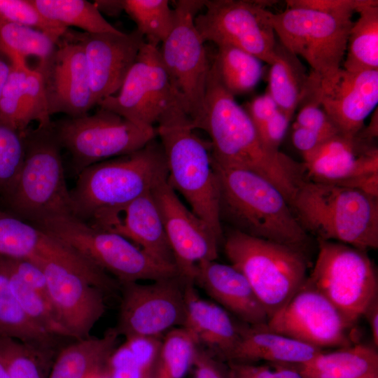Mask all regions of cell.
Wrapping results in <instances>:
<instances>
[{
    "instance_id": "obj_1",
    "label": "cell",
    "mask_w": 378,
    "mask_h": 378,
    "mask_svg": "<svg viewBox=\"0 0 378 378\" xmlns=\"http://www.w3.org/2000/svg\"><path fill=\"white\" fill-rule=\"evenodd\" d=\"M204 104V117L198 129L210 137L213 163L265 178L290 203L307 179L303 163L265 144L246 111L223 85L214 61L208 74Z\"/></svg>"
},
{
    "instance_id": "obj_2",
    "label": "cell",
    "mask_w": 378,
    "mask_h": 378,
    "mask_svg": "<svg viewBox=\"0 0 378 378\" xmlns=\"http://www.w3.org/2000/svg\"><path fill=\"white\" fill-rule=\"evenodd\" d=\"M289 204L304 230L318 240L340 242L364 251L378 247V197L307 178Z\"/></svg>"
},
{
    "instance_id": "obj_3",
    "label": "cell",
    "mask_w": 378,
    "mask_h": 378,
    "mask_svg": "<svg viewBox=\"0 0 378 378\" xmlns=\"http://www.w3.org/2000/svg\"><path fill=\"white\" fill-rule=\"evenodd\" d=\"M213 164L219 182L220 220L225 218L248 235L304 251L308 234L277 187L254 172Z\"/></svg>"
},
{
    "instance_id": "obj_4",
    "label": "cell",
    "mask_w": 378,
    "mask_h": 378,
    "mask_svg": "<svg viewBox=\"0 0 378 378\" xmlns=\"http://www.w3.org/2000/svg\"><path fill=\"white\" fill-rule=\"evenodd\" d=\"M182 108L163 117L156 126L164 150L167 181L221 241L220 188L214 167L209 141L200 138Z\"/></svg>"
},
{
    "instance_id": "obj_5",
    "label": "cell",
    "mask_w": 378,
    "mask_h": 378,
    "mask_svg": "<svg viewBox=\"0 0 378 378\" xmlns=\"http://www.w3.org/2000/svg\"><path fill=\"white\" fill-rule=\"evenodd\" d=\"M166 176L164 150L154 139L138 150L83 169L70 191L73 215L88 221L100 210L125 204L150 192Z\"/></svg>"
},
{
    "instance_id": "obj_6",
    "label": "cell",
    "mask_w": 378,
    "mask_h": 378,
    "mask_svg": "<svg viewBox=\"0 0 378 378\" xmlns=\"http://www.w3.org/2000/svg\"><path fill=\"white\" fill-rule=\"evenodd\" d=\"M68 245L120 284L178 275L123 237L96 227L74 215H56L32 223Z\"/></svg>"
},
{
    "instance_id": "obj_7",
    "label": "cell",
    "mask_w": 378,
    "mask_h": 378,
    "mask_svg": "<svg viewBox=\"0 0 378 378\" xmlns=\"http://www.w3.org/2000/svg\"><path fill=\"white\" fill-rule=\"evenodd\" d=\"M224 249L230 264L250 284L269 318L290 300L307 277V260L300 249L235 229L227 234Z\"/></svg>"
},
{
    "instance_id": "obj_8",
    "label": "cell",
    "mask_w": 378,
    "mask_h": 378,
    "mask_svg": "<svg viewBox=\"0 0 378 378\" xmlns=\"http://www.w3.org/2000/svg\"><path fill=\"white\" fill-rule=\"evenodd\" d=\"M24 157L18 177L6 193L20 218L32 223L56 215H73L60 154L62 148L52 128L24 132Z\"/></svg>"
},
{
    "instance_id": "obj_9",
    "label": "cell",
    "mask_w": 378,
    "mask_h": 378,
    "mask_svg": "<svg viewBox=\"0 0 378 378\" xmlns=\"http://www.w3.org/2000/svg\"><path fill=\"white\" fill-rule=\"evenodd\" d=\"M351 18L304 8H287L279 13L267 11L279 42L303 58L320 82L330 80L342 68Z\"/></svg>"
},
{
    "instance_id": "obj_10",
    "label": "cell",
    "mask_w": 378,
    "mask_h": 378,
    "mask_svg": "<svg viewBox=\"0 0 378 378\" xmlns=\"http://www.w3.org/2000/svg\"><path fill=\"white\" fill-rule=\"evenodd\" d=\"M318 241V253L307 281L322 293L351 324L377 298V276L366 251Z\"/></svg>"
},
{
    "instance_id": "obj_11",
    "label": "cell",
    "mask_w": 378,
    "mask_h": 378,
    "mask_svg": "<svg viewBox=\"0 0 378 378\" xmlns=\"http://www.w3.org/2000/svg\"><path fill=\"white\" fill-rule=\"evenodd\" d=\"M52 128L61 148L71 155L77 174L97 162L138 150L157 137L156 127H141L101 108L92 115L52 122Z\"/></svg>"
},
{
    "instance_id": "obj_12",
    "label": "cell",
    "mask_w": 378,
    "mask_h": 378,
    "mask_svg": "<svg viewBox=\"0 0 378 378\" xmlns=\"http://www.w3.org/2000/svg\"><path fill=\"white\" fill-rule=\"evenodd\" d=\"M203 7L204 1H175V25L159 49L172 85L181 98L195 130L199 128L204 117L211 66L204 42L194 23L195 16Z\"/></svg>"
},
{
    "instance_id": "obj_13",
    "label": "cell",
    "mask_w": 378,
    "mask_h": 378,
    "mask_svg": "<svg viewBox=\"0 0 378 378\" xmlns=\"http://www.w3.org/2000/svg\"><path fill=\"white\" fill-rule=\"evenodd\" d=\"M97 106L143 128L155 127V125L174 109L183 108L186 112L172 85L159 49L146 42L118 91L101 100Z\"/></svg>"
},
{
    "instance_id": "obj_14",
    "label": "cell",
    "mask_w": 378,
    "mask_h": 378,
    "mask_svg": "<svg viewBox=\"0 0 378 378\" xmlns=\"http://www.w3.org/2000/svg\"><path fill=\"white\" fill-rule=\"evenodd\" d=\"M271 1L248 0L204 1L206 10L197 14L195 26L204 42L229 45L271 65L277 41L267 20Z\"/></svg>"
},
{
    "instance_id": "obj_15",
    "label": "cell",
    "mask_w": 378,
    "mask_h": 378,
    "mask_svg": "<svg viewBox=\"0 0 378 378\" xmlns=\"http://www.w3.org/2000/svg\"><path fill=\"white\" fill-rule=\"evenodd\" d=\"M186 281L178 275L148 284H120L122 299L117 326L119 335L161 337L183 327L186 315Z\"/></svg>"
},
{
    "instance_id": "obj_16",
    "label": "cell",
    "mask_w": 378,
    "mask_h": 378,
    "mask_svg": "<svg viewBox=\"0 0 378 378\" xmlns=\"http://www.w3.org/2000/svg\"><path fill=\"white\" fill-rule=\"evenodd\" d=\"M307 179L360 190L378 197V149L360 131L337 133L303 157Z\"/></svg>"
},
{
    "instance_id": "obj_17",
    "label": "cell",
    "mask_w": 378,
    "mask_h": 378,
    "mask_svg": "<svg viewBox=\"0 0 378 378\" xmlns=\"http://www.w3.org/2000/svg\"><path fill=\"white\" fill-rule=\"evenodd\" d=\"M265 326L321 350L355 343L351 337L354 325L307 280Z\"/></svg>"
},
{
    "instance_id": "obj_18",
    "label": "cell",
    "mask_w": 378,
    "mask_h": 378,
    "mask_svg": "<svg viewBox=\"0 0 378 378\" xmlns=\"http://www.w3.org/2000/svg\"><path fill=\"white\" fill-rule=\"evenodd\" d=\"M151 193L162 217L177 273L185 281L194 284L197 265L216 260L220 241L182 203L169 184L167 176L155 185Z\"/></svg>"
},
{
    "instance_id": "obj_19",
    "label": "cell",
    "mask_w": 378,
    "mask_h": 378,
    "mask_svg": "<svg viewBox=\"0 0 378 378\" xmlns=\"http://www.w3.org/2000/svg\"><path fill=\"white\" fill-rule=\"evenodd\" d=\"M42 72L50 116L87 115L95 104L88 68L81 44L67 29L52 56L37 66Z\"/></svg>"
},
{
    "instance_id": "obj_20",
    "label": "cell",
    "mask_w": 378,
    "mask_h": 378,
    "mask_svg": "<svg viewBox=\"0 0 378 378\" xmlns=\"http://www.w3.org/2000/svg\"><path fill=\"white\" fill-rule=\"evenodd\" d=\"M32 261L43 270L51 304L71 338L91 336V330L106 311L105 293L64 264L43 259Z\"/></svg>"
},
{
    "instance_id": "obj_21",
    "label": "cell",
    "mask_w": 378,
    "mask_h": 378,
    "mask_svg": "<svg viewBox=\"0 0 378 378\" xmlns=\"http://www.w3.org/2000/svg\"><path fill=\"white\" fill-rule=\"evenodd\" d=\"M72 32L83 48L91 90L97 105L118 91L145 38L136 29L127 34Z\"/></svg>"
},
{
    "instance_id": "obj_22",
    "label": "cell",
    "mask_w": 378,
    "mask_h": 378,
    "mask_svg": "<svg viewBox=\"0 0 378 378\" xmlns=\"http://www.w3.org/2000/svg\"><path fill=\"white\" fill-rule=\"evenodd\" d=\"M85 222L123 237L158 262L176 267L151 191L125 204L100 210Z\"/></svg>"
},
{
    "instance_id": "obj_23",
    "label": "cell",
    "mask_w": 378,
    "mask_h": 378,
    "mask_svg": "<svg viewBox=\"0 0 378 378\" xmlns=\"http://www.w3.org/2000/svg\"><path fill=\"white\" fill-rule=\"evenodd\" d=\"M319 100L340 133L357 134L378 102V70L340 68L330 80L319 81Z\"/></svg>"
},
{
    "instance_id": "obj_24",
    "label": "cell",
    "mask_w": 378,
    "mask_h": 378,
    "mask_svg": "<svg viewBox=\"0 0 378 378\" xmlns=\"http://www.w3.org/2000/svg\"><path fill=\"white\" fill-rule=\"evenodd\" d=\"M201 286L220 307L247 325L266 324L269 317L250 284L235 267L216 260L197 265L194 284Z\"/></svg>"
},
{
    "instance_id": "obj_25",
    "label": "cell",
    "mask_w": 378,
    "mask_h": 378,
    "mask_svg": "<svg viewBox=\"0 0 378 378\" xmlns=\"http://www.w3.org/2000/svg\"><path fill=\"white\" fill-rule=\"evenodd\" d=\"M186 315L183 324L198 346L220 361L229 362L241 335L243 326L237 325L228 312L219 304L202 298L194 284L185 285Z\"/></svg>"
},
{
    "instance_id": "obj_26",
    "label": "cell",
    "mask_w": 378,
    "mask_h": 378,
    "mask_svg": "<svg viewBox=\"0 0 378 378\" xmlns=\"http://www.w3.org/2000/svg\"><path fill=\"white\" fill-rule=\"evenodd\" d=\"M321 349L268 330L265 324L243 326L239 342L229 362L303 364Z\"/></svg>"
},
{
    "instance_id": "obj_27",
    "label": "cell",
    "mask_w": 378,
    "mask_h": 378,
    "mask_svg": "<svg viewBox=\"0 0 378 378\" xmlns=\"http://www.w3.org/2000/svg\"><path fill=\"white\" fill-rule=\"evenodd\" d=\"M119 336L113 328L101 337L76 340L58 353L48 378H93L107 374L108 363L117 348Z\"/></svg>"
},
{
    "instance_id": "obj_28",
    "label": "cell",
    "mask_w": 378,
    "mask_h": 378,
    "mask_svg": "<svg viewBox=\"0 0 378 378\" xmlns=\"http://www.w3.org/2000/svg\"><path fill=\"white\" fill-rule=\"evenodd\" d=\"M297 366L304 378H360L378 372V353L374 347L354 343L323 350Z\"/></svg>"
},
{
    "instance_id": "obj_29",
    "label": "cell",
    "mask_w": 378,
    "mask_h": 378,
    "mask_svg": "<svg viewBox=\"0 0 378 378\" xmlns=\"http://www.w3.org/2000/svg\"><path fill=\"white\" fill-rule=\"evenodd\" d=\"M267 92L279 109L291 118L308 92L311 78L298 57L279 41L270 65Z\"/></svg>"
},
{
    "instance_id": "obj_30",
    "label": "cell",
    "mask_w": 378,
    "mask_h": 378,
    "mask_svg": "<svg viewBox=\"0 0 378 378\" xmlns=\"http://www.w3.org/2000/svg\"><path fill=\"white\" fill-rule=\"evenodd\" d=\"M60 242L18 216L0 211V256L34 260L52 258Z\"/></svg>"
},
{
    "instance_id": "obj_31",
    "label": "cell",
    "mask_w": 378,
    "mask_h": 378,
    "mask_svg": "<svg viewBox=\"0 0 378 378\" xmlns=\"http://www.w3.org/2000/svg\"><path fill=\"white\" fill-rule=\"evenodd\" d=\"M0 337H9L53 352L54 337L31 321L15 296L0 256Z\"/></svg>"
},
{
    "instance_id": "obj_32",
    "label": "cell",
    "mask_w": 378,
    "mask_h": 378,
    "mask_svg": "<svg viewBox=\"0 0 378 378\" xmlns=\"http://www.w3.org/2000/svg\"><path fill=\"white\" fill-rule=\"evenodd\" d=\"M358 13L349 31L342 68L352 72L378 70V1Z\"/></svg>"
},
{
    "instance_id": "obj_33",
    "label": "cell",
    "mask_w": 378,
    "mask_h": 378,
    "mask_svg": "<svg viewBox=\"0 0 378 378\" xmlns=\"http://www.w3.org/2000/svg\"><path fill=\"white\" fill-rule=\"evenodd\" d=\"M57 41L43 31L0 17V54L8 58L11 65H27L29 56L38 57L39 62L46 61Z\"/></svg>"
},
{
    "instance_id": "obj_34",
    "label": "cell",
    "mask_w": 378,
    "mask_h": 378,
    "mask_svg": "<svg viewBox=\"0 0 378 378\" xmlns=\"http://www.w3.org/2000/svg\"><path fill=\"white\" fill-rule=\"evenodd\" d=\"M217 47L214 62L224 88L234 97L252 91L262 76V61L234 46Z\"/></svg>"
},
{
    "instance_id": "obj_35",
    "label": "cell",
    "mask_w": 378,
    "mask_h": 378,
    "mask_svg": "<svg viewBox=\"0 0 378 378\" xmlns=\"http://www.w3.org/2000/svg\"><path fill=\"white\" fill-rule=\"evenodd\" d=\"M31 2L43 16L67 28L74 26L90 34L121 31L105 20L93 3L85 0H31Z\"/></svg>"
},
{
    "instance_id": "obj_36",
    "label": "cell",
    "mask_w": 378,
    "mask_h": 378,
    "mask_svg": "<svg viewBox=\"0 0 378 378\" xmlns=\"http://www.w3.org/2000/svg\"><path fill=\"white\" fill-rule=\"evenodd\" d=\"M123 10L134 20L146 42L157 47L173 29L176 15L167 0H122Z\"/></svg>"
},
{
    "instance_id": "obj_37",
    "label": "cell",
    "mask_w": 378,
    "mask_h": 378,
    "mask_svg": "<svg viewBox=\"0 0 378 378\" xmlns=\"http://www.w3.org/2000/svg\"><path fill=\"white\" fill-rule=\"evenodd\" d=\"M52 357L53 352L0 337V360L9 378H48Z\"/></svg>"
},
{
    "instance_id": "obj_38",
    "label": "cell",
    "mask_w": 378,
    "mask_h": 378,
    "mask_svg": "<svg viewBox=\"0 0 378 378\" xmlns=\"http://www.w3.org/2000/svg\"><path fill=\"white\" fill-rule=\"evenodd\" d=\"M199 346L183 327L173 328L162 339L155 378H183L192 365Z\"/></svg>"
},
{
    "instance_id": "obj_39",
    "label": "cell",
    "mask_w": 378,
    "mask_h": 378,
    "mask_svg": "<svg viewBox=\"0 0 378 378\" xmlns=\"http://www.w3.org/2000/svg\"><path fill=\"white\" fill-rule=\"evenodd\" d=\"M6 268L10 288L29 318L42 330L54 337L71 338L69 332L60 321L52 304L38 292L10 272L6 267Z\"/></svg>"
},
{
    "instance_id": "obj_40",
    "label": "cell",
    "mask_w": 378,
    "mask_h": 378,
    "mask_svg": "<svg viewBox=\"0 0 378 378\" xmlns=\"http://www.w3.org/2000/svg\"><path fill=\"white\" fill-rule=\"evenodd\" d=\"M24 132L0 118V191L6 194L13 186L24 157Z\"/></svg>"
},
{
    "instance_id": "obj_41",
    "label": "cell",
    "mask_w": 378,
    "mask_h": 378,
    "mask_svg": "<svg viewBox=\"0 0 378 378\" xmlns=\"http://www.w3.org/2000/svg\"><path fill=\"white\" fill-rule=\"evenodd\" d=\"M34 121L38 122L39 127L52 125L44 79L38 67L34 69L28 68L26 72L22 106V125L24 131Z\"/></svg>"
},
{
    "instance_id": "obj_42",
    "label": "cell",
    "mask_w": 378,
    "mask_h": 378,
    "mask_svg": "<svg viewBox=\"0 0 378 378\" xmlns=\"http://www.w3.org/2000/svg\"><path fill=\"white\" fill-rule=\"evenodd\" d=\"M0 17L43 31L56 41H58L68 29L43 16L31 0H0Z\"/></svg>"
},
{
    "instance_id": "obj_43",
    "label": "cell",
    "mask_w": 378,
    "mask_h": 378,
    "mask_svg": "<svg viewBox=\"0 0 378 378\" xmlns=\"http://www.w3.org/2000/svg\"><path fill=\"white\" fill-rule=\"evenodd\" d=\"M10 65V71L0 96V118L24 132L22 106L24 84L28 66Z\"/></svg>"
},
{
    "instance_id": "obj_44",
    "label": "cell",
    "mask_w": 378,
    "mask_h": 378,
    "mask_svg": "<svg viewBox=\"0 0 378 378\" xmlns=\"http://www.w3.org/2000/svg\"><path fill=\"white\" fill-rule=\"evenodd\" d=\"M228 378H304L297 365L228 362Z\"/></svg>"
},
{
    "instance_id": "obj_45",
    "label": "cell",
    "mask_w": 378,
    "mask_h": 378,
    "mask_svg": "<svg viewBox=\"0 0 378 378\" xmlns=\"http://www.w3.org/2000/svg\"><path fill=\"white\" fill-rule=\"evenodd\" d=\"M1 257L10 272L15 274L51 304L46 276L43 270L36 262L28 259Z\"/></svg>"
},
{
    "instance_id": "obj_46",
    "label": "cell",
    "mask_w": 378,
    "mask_h": 378,
    "mask_svg": "<svg viewBox=\"0 0 378 378\" xmlns=\"http://www.w3.org/2000/svg\"><path fill=\"white\" fill-rule=\"evenodd\" d=\"M377 0H288L287 8H304L318 11L353 15Z\"/></svg>"
},
{
    "instance_id": "obj_47",
    "label": "cell",
    "mask_w": 378,
    "mask_h": 378,
    "mask_svg": "<svg viewBox=\"0 0 378 378\" xmlns=\"http://www.w3.org/2000/svg\"><path fill=\"white\" fill-rule=\"evenodd\" d=\"M161 337H135L125 342L140 368L150 376L158 362L162 343Z\"/></svg>"
},
{
    "instance_id": "obj_48",
    "label": "cell",
    "mask_w": 378,
    "mask_h": 378,
    "mask_svg": "<svg viewBox=\"0 0 378 378\" xmlns=\"http://www.w3.org/2000/svg\"><path fill=\"white\" fill-rule=\"evenodd\" d=\"M108 378H148L124 343L112 354L107 368Z\"/></svg>"
},
{
    "instance_id": "obj_49",
    "label": "cell",
    "mask_w": 378,
    "mask_h": 378,
    "mask_svg": "<svg viewBox=\"0 0 378 378\" xmlns=\"http://www.w3.org/2000/svg\"><path fill=\"white\" fill-rule=\"evenodd\" d=\"M243 107L248 113L258 132L279 109L277 104L267 92L255 97Z\"/></svg>"
},
{
    "instance_id": "obj_50",
    "label": "cell",
    "mask_w": 378,
    "mask_h": 378,
    "mask_svg": "<svg viewBox=\"0 0 378 378\" xmlns=\"http://www.w3.org/2000/svg\"><path fill=\"white\" fill-rule=\"evenodd\" d=\"M291 118L281 109H278L272 118L258 132L265 144L274 150L279 146L287 132Z\"/></svg>"
},
{
    "instance_id": "obj_51",
    "label": "cell",
    "mask_w": 378,
    "mask_h": 378,
    "mask_svg": "<svg viewBox=\"0 0 378 378\" xmlns=\"http://www.w3.org/2000/svg\"><path fill=\"white\" fill-rule=\"evenodd\" d=\"M220 362L199 347L193 363L195 367V378H228L227 368H224Z\"/></svg>"
},
{
    "instance_id": "obj_52",
    "label": "cell",
    "mask_w": 378,
    "mask_h": 378,
    "mask_svg": "<svg viewBox=\"0 0 378 378\" xmlns=\"http://www.w3.org/2000/svg\"><path fill=\"white\" fill-rule=\"evenodd\" d=\"M330 136L304 127L293 126L292 141L304 157L314 150Z\"/></svg>"
},
{
    "instance_id": "obj_53",
    "label": "cell",
    "mask_w": 378,
    "mask_h": 378,
    "mask_svg": "<svg viewBox=\"0 0 378 378\" xmlns=\"http://www.w3.org/2000/svg\"><path fill=\"white\" fill-rule=\"evenodd\" d=\"M365 316L370 327L372 337L375 347L378 346V300L376 298L368 307L363 316Z\"/></svg>"
},
{
    "instance_id": "obj_54",
    "label": "cell",
    "mask_w": 378,
    "mask_h": 378,
    "mask_svg": "<svg viewBox=\"0 0 378 378\" xmlns=\"http://www.w3.org/2000/svg\"><path fill=\"white\" fill-rule=\"evenodd\" d=\"M94 5L102 13L108 15H118L123 10L122 0L94 1Z\"/></svg>"
},
{
    "instance_id": "obj_55",
    "label": "cell",
    "mask_w": 378,
    "mask_h": 378,
    "mask_svg": "<svg viewBox=\"0 0 378 378\" xmlns=\"http://www.w3.org/2000/svg\"><path fill=\"white\" fill-rule=\"evenodd\" d=\"M10 71V65L8 64L0 54V96L6 84Z\"/></svg>"
},
{
    "instance_id": "obj_56",
    "label": "cell",
    "mask_w": 378,
    "mask_h": 378,
    "mask_svg": "<svg viewBox=\"0 0 378 378\" xmlns=\"http://www.w3.org/2000/svg\"><path fill=\"white\" fill-rule=\"evenodd\" d=\"M0 378H9L8 372L1 360H0Z\"/></svg>"
},
{
    "instance_id": "obj_57",
    "label": "cell",
    "mask_w": 378,
    "mask_h": 378,
    "mask_svg": "<svg viewBox=\"0 0 378 378\" xmlns=\"http://www.w3.org/2000/svg\"><path fill=\"white\" fill-rule=\"evenodd\" d=\"M360 378H378V372L372 373Z\"/></svg>"
},
{
    "instance_id": "obj_58",
    "label": "cell",
    "mask_w": 378,
    "mask_h": 378,
    "mask_svg": "<svg viewBox=\"0 0 378 378\" xmlns=\"http://www.w3.org/2000/svg\"><path fill=\"white\" fill-rule=\"evenodd\" d=\"M93 378H108V377L107 374H103L97 375Z\"/></svg>"
},
{
    "instance_id": "obj_59",
    "label": "cell",
    "mask_w": 378,
    "mask_h": 378,
    "mask_svg": "<svg viewBox=\"0 0 378 378\" xmlns=\"http://www.w3.org/2000/svg\"><path fill=\"white\" fill-rule=\"evenodd\" d=\"M148 378H153V377H148ZM154 378H155V377H154Z\"/></svg>"
}]
</instances>
